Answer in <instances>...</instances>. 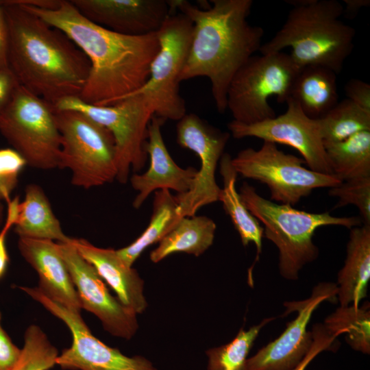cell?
Masks as SVG:
<instances>
[{"instance_id":"cell-1","label":"cell","mask_w":370,"mask_h":370,"mask_svg":"<svg viewBox=\"0 0 370 370\" xmlns=\"http://www.w3.org/2000/svg\"><path fill=\"white\" fill-rule=\"evenodd\" d=\"M15 1L64 32L86 55L90 69L78 97L83 101L110 106L147 81L151 63L159 49L156 32L132 36L113 32L84 17L70 1L59 0L51 10Z\"/></svg>"},{"instance_id":"cell-2","label":"cell","mask_w":370,"mask_h":370,"mask_svg":"<svg viewBox=\"0 0 370 370\" xmlns=\"http://www.w3.org/2000/svg\"><path fill=\"white\" fill-rule=\"evenodd\" d=\"M212 5L199 8L184 0H171L193 23L188 57L180 81L206 77L217 110L227 109L230 84L238 69L259 51L264 29L251 25L247 18L251 0H212Z\"/></svg>"},{"instance_id":"cell-3","label":"cell","mask_w":370,"mask_h":370,"mask_svg":"<svg viewBox=\"0 0 370 370\" xmlns=\"http://www.w3.org/2000/svg\"><path fill=\"white\" fill-rule=\"evenodd\" d=\"M8 29V66L21 86L54 106L79 97L90 64L61 30L15 0L1 1Z\"/></svg>"},{"instance_id":"cell-4","label":"cell","mask_w":370,"mask_h":370,"mask_svg":"<svg viewBox=\"0 0 370 370\" xmlns=\"http://www.w3.org/2000/svg\"><path fill=\"white\" fill-rule=\"evenodd\" d=\"M286 20L273 37L261 45V54L291 47V57L301 69L326 67L338 74L354 48L356 31L340 19L343 5L336 0H292Z\"/></svg>"},{"instance_id":"cell-5","label":"cell","mask_w":370,"mask_h":370,"mask_svg":"<svg viewBox=\"0 0 370 370\" xmlns=\"http://www.w3.org/2000/svg\"><path fill=\"white\" fill-rule=\"evenodd\" d=\"M238 193L247 209L263 225V236L277 247L280 274L288 280H297L304 267L318 258L313 236L319 227L338 225L351 229L361 224V219L356 217L308 212L275 203L260 196L247 182H243Z\"/></svg>"},{"instance_id":"cell-6","label":"cell","mask_w":370,"mask_h":370,"mask_svg":"<svg viewBox=\"0 0 370 370\" xmlns=\"http://www.w3.org/2000/svg\"><path fill=\"white\" fill-rule=\"evenodd\" d=\"M55 116L62 138L58 168L70 170L71 184L89 189L116 180L115 140L110 131L79 111L55 108Z\"/></svg>"},{"instance_id":"cell-7","label":"cell","mask_w":370,"mask_h":370,"mask_svg":"<svg viewBox=\"0 0 370 370\" xmlns=\"http://www.w3.org/2000/svg\"><path fill=\"white\" fill-rule=\"evenodd\" d=\"M300 69L282 51L252 56L233 77L227 93V108L233 121L253 124L275 116L269 98L279 103L290 97Z\"/></svg>"},{"instance_id":"cell-8","label":"cell","mask_w":370,"mask_h":370,"mask_svg":"<svg viewBox=\"0 0 370 370\" xmlns=\"http://www.w3.org/2000/svg\"><path fill=\"white\" fill-rule=\"evenodd\" d=\"M0 133L27 165L42 170L58 168L62 138L55 108L21 85L0 114Z\"/></svg>"},{"instance_id":"cell-9","label":"cell","mask_w":370,"mask_h":370,"mask_svg":"<svg viewBox=\"0 0 370 370\" xmlns=\"http://www.w3.org/2000/svg\"><path fill=\"white\" fill-rule=\"evenodd\" d=\"M57 110L79 111L110 131L116 147V180L127 182L130 170L138 173L145 165L148 125L153 112L140 94L127 96L110 106H96L78 97H66L54 106Z\"/></svg>"},{"instance_id":"cell-10","label":"cell","mask_w":370,"mask_h":370,"mask_svg":"<svg viewBox=\"0 0 370 370\" xmlns=\"http://www.w3.org/2000/svg\"><path fill=\"white\" fill-rule=\"evenodd\" d=\"M192 32L190 19L172 12L156 32L159 49L151 63L147 81L130 95H142L153 114L165 121H179L186 114L179 90L180 76L188 57Z\"/></svg>"},{"instance_id":"cell-11","label":"cell","mask_w":370,"mask_h":370,"mask_svg":"<svg viewBox=\"0 0 370 370\" xmlns=\"http://www.w3.org/2000/svg\"><path fill=\"white\" fill-rule=\"evenodd\" d=\"M304 163L303 159L285 153L269 141H263L259 149H243L232 159L238 175L264 184L271 200L292 206L316 188H330L342 182L336 175L314 171Z\"/></svg>"},{"instance_id":"cell-12","label":"cell","mask_w":370,"mask_h":370,"mask_svg":"<svg viewBox=\"0 0 370 370\" xmlns=\"http://www.w3.org/2000/svg\"><path fill=\"white\" fill-rule=\"evenodd\" d=\"M50 313L62 320L71 331L72 344L58 355L56 364L71 370H157L141 356L123 354L96 338L80 312L71 310L45 294L38 287H19Z\"/></svg>"},{"instance_id":"cell-13","label":"cell","mask_w":370,"mask_h":370,"mask_svg":"<svg viewBox=\"0 0 370 370\" xmlns=\"http://www.w3.org/2000/svg\"><path fill=\"white\" fill-rule=\"evenodd\" d=\"M230 136L194 113L186 114L178 121L177 143L200 160L190 190L175 196L180 217L194 216L201 207L218 201L221 188L216 182V169Z\"/></svg>"},{"instance_id":"cell-14","label":"cell","mask_w":370,"mask_h":370,"mask_svg":"<svg viewBox=\"0 0 370 370\" xmlns=\"http://www.w3.org/2000/svg\"><path fill=\"white\" fill-rule=\"evenodd\" d=\"M286 112L253 124L234 121L227 124L235 138L256 137L273 143L288 145L303 157L310 170L334 174L323 145L318 119L308 117L291 97L286 101Z\"/></svg>"},{"instance_id":"cell-15","label":"cell","mask_w":370,"mask_h":370,"mask_svg":"<svg viewBox=\"0 0 370 370\" xmlns=\"http://www.w3.org/2000/svg\"><path fill=\"white\" fill-rule=\"evenodd\" d=\"M336 284L322 282L316 285L310 296L302 301H286L285 314L297 311L295 319L285 330L247 360L245 370H292L304 358L312 347L313 334L307 326L314 311L325 301H337Z\"/></svg>"},{"instance_id":"cell-16","label":"cell","mask_w":370,"mask_h":370,"mask_svg":"<svg viewBox=\"0 0 370 370\" xmlns=\"http://www.w3.org/2000/svg\"><path fill=\"white\" fill-rule=\"evenodd\" d=\"M77 291L82 308L94 314L112 336L130 340L138 329L137 314L112 295L95 267L77 251L72 243H57Z\"/></svg>"},{"instance_id":"cell-17","label":"cell","mask_w":370,"mask_h":370,"mask_svg":"<svg viewBox=\"0 0 370 370\" xmlns=\"http://www.w3.org/2000/svg\"><path fill=\"white\" fill-rule=\"evenodd\" d=\"M86 18L113 32L132 36L157 32L172 12L165 0H71Z\"/></svg>"},{"instance_id":"cell-18","label":"cell","mask_w":370,"mask_h":370,"mask_svg":"<svg viewBox=\"0 0 370 370\" xmlns=\"http://www.w3.org/2000/svg\"><path fill=\"white\" fill-rule=\"evenodd\" d=\"M165 121L153 115L148 125V138L145 147L149 158V166L143 173H134L130 181L138 192L133 207L139 208L149 195L159 190H173L183 194L190 190L197 169L179 166L171 158L164 143L161 127Z\"/></svg>"},{"instance_id":"cell-19","label":"cell","mask_w":370,"mask_h":370,"mask_svg":"<svg viewBox=\"0 0 370 370\" xmlns=\"http://www.w3.org/2000/svg\"><path fill=\"white\" fill-rule=\"evenodd\" d=\"M18 248L23 258L37 272L38 286L45 294L66 307L80 312L82 305L56 242L18 238Z\"/></svg>"},{"instance_id":"cell-20","label":"cell","mask_w":370,"mask_h":370,"mask_svg":"<svg viewBox=\"0 0 370 370\" xmlns=\"http://www.w3.org/2000/svg\"><path fill=\"white\" fill-rule=\"evenodd\" d=\"M79 254L91 264L103 280L116 293L121 302L136 314L147 308L144 281L132 267L127 266L116 250L95 246L86 239L72 238Z\"/></svg>"},{"instance_id":"cell-21","label":"cell","mask_w":370,"mask_h":370,"mask_svg":"<svg viewBox=\"0 0 370 370\" xmlns=\"http://www.w3.org/2000/svg\"><path fill=\"white\" fill-rule=\"evenodd\" d=\"M344 265L338 273L340 306H359L367 297L370 280V225L350 229Z\"/></svg>"},{"instance_id":"cell-22","label":"cell","mask_w":370,"mask_h":370,"mask_svg":"<svg viewBox=\"0 0 370 370\" xmlns=\"http://www.w3.org/2000/svg\"><path fill=\"white\" fill-rule=\"evenodd\" d=\"M13 227L18 238L47 239L57 243H69L72 239L63 232L44 190L36 184L25 187V197L19 202Z\"/></svg>"},{"instance_id":"cell-23","label":"cell","mask_w":370,"mask_h":370,"mask_svg":"<svg viewBox=\"0 0 370 370\" xmlns=\"http://www.w3.org/2000/svg\"><path fill=\"white\" fill-rule=\"evenodd\" d=\"M336 75L321 66L304 67L296 77L289 97L308 117L320 119L338 101Z\"/></svg>"},{"instance_id":"cell-24","label":"cell","mask_w":370,"mask_h":370,"mask_svg":"<svg viewBox=\"0 0 370 370\" xmlns=\"http://www.w3.org/2000/svg\"><path fill=\"white\" fill-rule=\"evenodd\" d=\"M217 225L206 216L183 217L151 251L149 258L158 263L175 253L195 256L203 254L213 244Z\"/></svg>"},{"instance_id":"cell-25","label":"cell","mask_w":370,"mask_h":370,"mask_svg":"<svg viewBox=\"0 0 370 370\" xmlns=\"http://www.w3.org/2000/svg\"><path fill=\"white\" fill-rule=\"evenodd\" d=\"M232 159L229 153H224L219 161L223 188L218 201L222 203L225 212L230 217L243 245L246 247L251 243L255 245L257 251L255 264L262 251L264 230L258 220L247 209L236 188L238 173L232 166Z\"/></svg>"},{"instance_id":"cell-26","label":"cell","mask_w":370,"mask_h":370,"mask_svg":"<svg viewBox=\"0 0 370 370\" xmlns=\"http://www.w3.org/2000/svg\"><path fill=\"white\" fill-rule=\"evenodd\" d=\"M177 208L175 197L170 190L164 189L155 192L152 214L147 227L134 242L116 250L127 266L132 267L147 247L158 243L172 230L182 217Z\"/></svg>"},{"instance_id":"cell-27","label":"cell","mask_w":370,"mask_h":370,"mask_svg":"<svg viewBox=\"0 0 370 370\" xmlns=\"http://www.w3.org/2000/svg\"><path fill=\"white\" fill-rule=\"evenodd\" d=\"M323 145L333 173L342 182L370 177V131Z\"/></svg>"},{"instance_id":"cell-28","label":"cell","mask_w":370,"mask_h":370,"mask_svg":"<svg viewBox=\"0 0 370 370\" xmlns=\"http://www.w3.org/2000/svg\"><path fill=\"white\" fill-rule=\"evenodd\" d=\"M323 326L332 335L344 334L347 344L355 351L370 353V307L365 302L362 306H340L324 321Z\"/></svg>"},{"instance_id":"cell-29","label":"cell","mask_w":370,"mask_h":370,"mask_svg":"<svg viewBox=\"0 0 370 370\" xmlns=\"http://www.w3.org/2000/svg\"><path fill=\"white\" fill-rule=\"evenodd\" d=\"M318 122L323 144L339 142L370 131V112L345 99L338 101Z\"/></svg>"},{"instance_id":"cell-30","label":"cell","mask_w":370,"mask_h":370,"mask_svg":"<svg viewBox=\"0 0 370 370\" xmlns=\"http://www.w3.org/2000/svg\"><path fill=\"white\" fill-rule=\"evenodd\" d=\"M273 320L265 318L248 330L241 328L228 343L206 350L207 370H245L248 354L260 330Z\"/></svg>"},{"instance_id":"cell-31","label":"cell","mask_w":370,"mask_h":370,"mask_svg":"<svg viewBox=\"0 0 370 370\" xmlns=\"http://www.w3.org/2000/svg\"><path fill=\"white\" fill-rule=\"evenodd\" d=\"M57 349L36 325H29L24 334L19 358L11 370H49L56 364Z\"/></svg>"},{"instance_id":"cell-32","label":"cell","mask_w":370,"mask_h":370,"mask_svg":"<svg viewBox=\"0 0 370 370\" xmlns=\"http://www.w3.org/2000/svg\"><path fill=\"white\" fill-rule=\"evenodd\" d=\"M328 195L338 198L335 208L349 204L356 206L364 224L370 225V177L342 182L330 188Z\"/></svg>"},{"instance_id":"cell-33","label":"cell","mask_w":370,"mask_h":370,"mask_svg":"<svg viewBox=\"0 0 370 370\" xmlns=\"http://www.w3.org/2000/svg\"><path fill=\"white\" fill-rule=\"evenodd\" d=\"M312 332L313 343L311 349L300 363L292 370H305L310 362L321 352L334 349L336 337L330 334L323 324L314 325Z\"/></svg>"},{"instance_id":"cell-34","label":"cell","mask_w":370,"mask_h":370,"mask_svg":"<svg viewBox=\"0 0 370 370\" xmlns=\"http://www.w3.org/2000/svg\"><path fill=\"white\" fill-rule=\"evenodd\" d=\"M20 200L18 197L11 199L7 203L6 217L2 229L0 231V278L4 275L9 262V256L5 245V238L9 230L14 225Z\"/></svg>"},{"instance_id":"cell-35","label":"cell","mask_w":370,"mask_h":370,"mask_svg":"<svg viewBox=\"0 0 370 370\" xmlns=\"http://www.w3.org/2000/svg\"><path fill=\"white\" fill-rule=\"evenodd\" d=\"M25 165V160L13 148L0 149V177L18 178Z\"/></svg>"},{"instance_id":"cell-36","label":"cell","mask_w":370,"mask_h":370,"mask_svg":"<svg viewBox=\"0 0 370 370\" xmlns=\"http://www.w3.org/2000/svg\"><path fill=\"white\" fill-rule=\"evenodd\" d=\"M347 99L370 112V85L358 79H350L345 86Z\"/></svg>"},{"instance_id":"cell-37","label":"cell","mask_w":370,"mask_h":370,"mask_svg":"<svg viewBox=\"0 0 370 370\" xmlns=\"http://www.w3.org/2000/svg\"><path fill=\"white\" fill-rule=\"evenodd\" d=\"M0 311V370H11L17 362L21 349H18L1 325Z\"/></svg>"},{"instance_id":"cell-38","label":"cell","mask_w":370,"mask_h":370,"mask_svg":"<svg viewBox=\"0 0 370 370\" xmlns=\"http://www.w3.org/2000/svg\"><path fill=\"white\" fill-rule=\"evenodd\" d=\"M20 84L9 66L0 68V114L10 103Z\"/></svg>"},{"instance_id":"cell-39","label":"cell","mask_w":370,"mask_h":370,"mask_svg":"<svg viewBox=\"0 0 370 370\" xmlns=\"http://www.w3.org/2000/svg\"><path fill=\"white\" fill-rule=\"evenodd\" d=\"M8 29L1 1H0V68L8 66Z\"/></svg>"},{"instance_id":"cell-40","label":"cell","mask_w":370,"mask_h":370,"mask_svg":"<svg viewBox=\"0 0 370 370\" xmlns=\"http://www.w3.org/2000/svg\"><path fill=\"white\" fill-rule=\"evenodd\" d=\"M18 183V178L0 177V201L8 203L11 200V194Z\"/></svg>"},{"instance_id":"cell-41","label":"cell","mask_w":370,"mask_h":370,"mask_svg":"<svg viewBox=\"0 0 370 370\" xmlns=\"http://www.w3.org/2000/svg\"><path fill=\"white\" fill-rule=\"evenodd\" d=\"M343 1L345 7H343V14L349 18L354 16L360 9L370 5L369 0H344Z\"/></svg>"},{"instance_id":"cell-42","label":"cell","mask_w":370,"mask_h":370,"mask_svg":"<svg viewBox=\"0 0 370 370\" xmlns=\"http://www.w3.org/2000/svg\"><path fill=\"white\" fill-rule=\"evenodd\" d=\"M4 217V207L2 204V201H0V225L3 222V219Z\"/></svg>"}]
</instances>
